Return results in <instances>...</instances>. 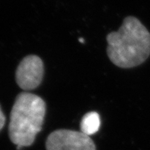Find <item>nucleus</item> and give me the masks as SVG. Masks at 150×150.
<instances>
[{"label":"nucleus","mask_w":150,"mask_h":150,"mask_svg":"<svg viewBox=\"0 0 150 150\" xmlns=\"http://www.w3.org/2000/svg\"><path fill=\"white\" fill-rule=\"evenodd\" d=\"M79 42H82V43H83L84 42H85V41H84V39H83V38H79Z\"/></svg>","instance_id":"nucleus-7"},{"label":"nucleus","mask_w":150,"mask_h":150,"mask_svg":"<svg viewBox=\"0 0 150 150\" xmlns=\"http://www.w3.org/2000/svg\"><path fill=\"white\" fill-rule=\"evenodd\" d=\"M46 104L40 97L22 92L17 96L10 115L8 126L11 142L20 147H28L42 130Z\"/></svg>","instance_id":"nucleus-2"},{"label":"nucleus","mask_w":150,"mask_h":150,"mask_svg":"<svg viewBox=\"0 0 150 150\" xmlns=\"http://www.w3.org/2000/svg\"><path fill=\"white\" fill-rule=\"evenodd\" d=\"M47 150H96L93 140L81 131L59 129L50 134Z\"/></svg>","instance_id":"nucleus-3"},{"label":"nucleus","mask_w":150,"mask_h":150,"mask_svg":"<svg viewBox=\"0 0 150 150\" xmlns=\"http://www.w3.org/2000/svg\"><path fill=\"white\" fill-rule=\"evenodd\" d=\"M100 125L101 121L99 114L95 111L89 112L83 116L81 121V131L89 136L97 133Z\"/></svg>","instance_id":"nucleus-5"},{"label":"nucleus","mask_w":150,"mask_h":150,"mask_svg":"<svg viewBox=\"0 0 150 150\" xmlns=\"http://www.w3.org/2000/svg\"><path fill=\"white\" fill-rule=\"evenodd\" d=\"M44 74L42 59L36 55L24 57L19 64L16 80L19 87L24 91H32L41 83Z\"/></svg>","instance_id":"nucleus-4"},{"label":"nucleus","mask_w":150,"mask_h":150,"mask_svg":"<svg viewBox=\"0 0 150 150\" xmlns=\"http://www.w3.org/2000/svg\"><path fill=\"white\" fill-rule=\"evenodd\" d=\"M110 61L121 68L143 63L150 55V33L138 19L127 17L117 31L106 37Z\"/></svg>","instance_id":"nucleus-1"},{"label":"nucleus","mask_w":150,"mask_h":150,"mask_svg":"<svg viewBox=\"0 0 150 150\" xmlns=\"http://www.w3.org/2000/svg\"><path fill=\"white\" fill-rule=\"evenodd\" d=\"M6 122V118L4 114L3 113L2 110H1V106H0V131L2 129V128L4 126Z\"/></svg>","instance_id":"nucleus-6"}]
</instances>
